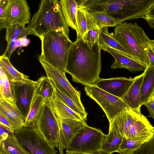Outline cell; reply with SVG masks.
Returning a JSON list of instances; mask_svg holds the SVG:
<instances>
[{
  "label": "cell",
  "mask_w": 154,
  "mask_h": 154,
  "mask_svg": "<svg viewBox=\"0 0 154 154\" xmlns=\"http://www.w3.org/2000/svg\"><path fill=\"white\" fill-rule=\"evenodd\" d=\"M101 49L98 41L89 48L82 38L73 42L69 53L66 72L73 81L85 85H93L100 79Z\"/></svg>",
  "instance_id": "obj_1"
},
{
  "label": "cell",
  "mask_w": 154,
  "mask_h": 154,
  "mask_svg": "<svg viewBox=\"0 0 154 154\" xmlns=\"http://www.w3.org/2000/svg\"><path fill=\"white\" fill-rule=\"evenodd\" d=\"M78 8L92 12L104 11L109 14L125 20L143 18L154 5V0H81Z\"/></svg>",
  "instance_id": "obj_2"
},
{
  "label": "cell",
  "mask_w": 154,
  "mask_h": 154,
  "mask_svg": "<svg viewBox=\"0 0 154 154\" xmlns=\"http://www.w3.org/2000/svg\"><path fill=\"white\" fill-rule=\"evenodd\" d=\"M26 27L30 34L39 38L49 32L55 31L62 32L69 39V26L59 0H41L37 11Z\"/></svg>",
  "instance_id": "obj_3"
},
{
  "label": "cell",
  "mask_w": 154,
  "mask_h": 154,
  "mask_svg": "<svg viewBox=\"0 0 154 154\" xmlns=\"http://www.w3.org/2000/svg\"><path fill=\"white\" fill-rule=\"evenodd\" d=\"M113 36L136 60L146 67L149 66L147 50L152 40L137 23L125 21L118 24L114 29Z\"/></svg>",
  "instance_id": "obj_4"
},
{
  "label": "cell",
  "mask_w": 154,
  "mask_h": 154,
  "mask_svg": "<svg viewBox=\"0 0 154 154\" xmlns=\"http://www.w3.org/2000/svg\"><path fill=\"white\" fill-rule=\"evenodd\" d=\"M39 38L42 49L40 56L54 67L66 73L68 55L73 42L62 32L55 31L49 32Z\"/></svg>",
  "instance_id": "obj_5"
},
{
  "label": "cell",
  "mask_w": 154,
  "mask_h": 154,
  "mask_svg": "<svg viewBox=\"0 0 154 154\" xmlns=\"http://www.w3.org/2000/svg\"><path fill=\"white\" fill-rule=\"evenodd\" d=\"M106 135L100 129L87 124L79 131L66 149L68 153L91 154L101 149Z\"/></svg>",
  "instance_id": "obj_6"
},
{
  "label": "cell",
  "mask_w": 154,
  "mask_h": 154,
  "mask_svg": "<svg viewBox=\"0 0 154 154\" xmlns=\"http://www.w3.org/2000/svg\"><path fill=\"white\" fill-rule=\"evenodd\" d=\"M44 100L35 128L50 146L58 148L59 131V121L51 106L50 100Z\"/></svg>",
  "instance_id": "obj_7"
},
{
  "label": "cell",
  "mask_w": 154,
  "mask_h": 154,
  "mask_svg": "<svg viewBox=\"0 0 154 154\" xmlns=\"http://www.w3.org/2000/svg\"><path fill=\"white\" fill-rule=\"evenodd\" d=\"M86 94L97 103L109 122L125 109L130 108L122 100L94 85L85 86Z\"/></svg>",
  "instance_id": "obj_8"
},
{
  "label": "cell",
  "mask_w": 154,
  "mask_h": 154,
  "mask_svg": "<svg viewBox=\"0 0 154 154\" xmlns=\"http://www.w3.org/2000/svg\"><path fill=\"white\" fill-rule=\"evenodd\" d=\"M14 134L19 143L30 154H57V150L50 146L36 128L23 127L15 129Z\"/></svg>",
  "instance_id": "obj_9"
},
{
  "label": "cell",
  "mask_w": 154,
  "mask_h": 154,
  "mask_svg": "<svg viewBox=\"0 0 154 154\" xmlns=\"http://www.w3.org/2000/svg\"><path fill=\"white\" fill-rule=\"evenodd\" d=\"M30 8L26 0H9L3 20L0 22V29L16 25L26 27L31 19Z\"/></svg>",
  "instance_id": "obj_10"
},
{
  "label": "cell",
  "mask_w": 154,
  "mask_h": 154,
  "mask_svg": "<svg viewBox=\"0 0 154 154\" xmlns=\"http://www.w3.org/2000/svg\"><path fill=\"white\" fill-rule=\"evenodd\" d=\"M13 83L16 104L25 120L34 94L36 82L28 79Z\"/></svg>",
  "instance_id": "obj_11"
},
{
  "label": "cell",
  "mask_w": 154,
  "mask_h": 154,
  "mask_svg": "<svg viewBox=\"0 0 154 154\" xmlns=\"http://www.w3.org/2000/svg\"><path fill=\"white\" fill-rule=\"evenodd\" d=\"M38 60L44 69L46 75L52 78L65 92L81 107L84 108L81 100V93L72 85L64 72L49 64L38 56Z\"/></svg>",
  "instance_id": "obj_12"
},
{
  "label": "cell",
  "mask_w": 154,
  "mask_h": 154,
  "mask_svg": "<svg viewBox=\"0 0 154 154\" xmlns=\"http://www.w3.org/2000/svg\"><path fill=\"white\" fill-rule=\"evenodd\" d=\"M58 120L59 131L58 149L59 154H63V150L66 149L73 139L86 124L85 122L71 119Z\"/></svg>",
  "instance_id": "obj_13"
},
{
  "label": "cell",
  "mask_w": 154,
  "mask_h": 154,
  "mask_svg": "<svg viewBox=\"0 0 154 154\" xmlns=\"http://www.w3.org/2000/svg\"><path fill=\"white\" fill-rule=\"evenodd\" d=\"M134 80L125 77L100 78L94 85L104 91L121 98L127 93Z\"/></svg>",
  "instance_id": "obj_14"
},
{
  "label": "cell",
  "mask_w": 154,
  "mask_h": 154,
  "mask_svg": "<svg viewBox=\"0 0 154 154\" xmlns=\"http://www.w3.org/2000/svg\"><path fill=\"white\" fill-rule=\"evenodd\" d=\"M142 115L140 109H126L109 122V130L115 131L124 137L131 125Z\"/></svg>",
  "instance_id": "obj_15"
},
{
  "label": "cell",
  "mask_w": 154,
  "mask_h": 154,
  "mask_svg": "<svg viewBox=\"0 0 154 154\" xmlns=\"http://www.w3.org/2000/svg\"><path fill=\"white\" fill-rule=\"evenodd\" d=\"M82 8L86 16L88 31L93 29L101 30L104 27L115 26L126 21L124 19L115 17L104 11L90 12Z\"/></svg>",
  "instance_id": "obj_16"
},
{
  "label": "cell",
  "mask_w": 154,
  "mask_h": 154,
  "mask_svg": "<svg viewBox=\"0 0 154 154\" xmlns=\"http://www.w3.org/2000/svg\"><path fill=\"white\" fill-rule=\"evenodd\" d=\"M100 48L101 50L109 53L115 59V61L111 66L112 69L123 68L135 72L137 71H144L147 67L133 59L113 49L104 47Z\"/></svg>",
  "instance_id": "obj_17"
},
{
  "label": "cell",
  "mask_w": 154,
  "mask_h": 154,
  "mask_svg": "<svg viewBox=\"0 0 154 154\" xmlns=\"http://www.w3.org/2000/svg\"><path fill=\"white\" fill-rule=\"evenodd\" d=\"M0 113L9 120L14 129L23 127L25 120L15 102L0 98Z\"/></svg>",
  "instance_id": "obj_18"
},
{
  "label": "cell",
  "mask_w": 154,
  "mask_h": 154,
  "mask_svg": "<svg viewBox=\"0 0 154 154\" xmlns=\"http://www.w3.org/2000/svg\"><path fill=\"white\" fill-rule=\"evenodd\" d=\"M154 127L143 114L131 126L125 137L127 139L153 135Z\"/></svg>",
  "instance_id": "obj_19"
},
{
  "label": "cell",
  "mask_w": 154,
  "mask_h": 154,
  "mask_svg": "<svg viewBox=\"0 0 154 154\" xmlns=\"http://www.w3.org/2000/svg\"><path fill=\"white\" fill-rule=\"evenodd\" d=\"M144 73L135 77L134 80L125 94L121 98L131 109H140V88Z\"/></svg>",
  "instance_id": "obj_20"
},
{
  "label": "cell",
  "mask_w": 154,
  "mask_h": 154,
  "mask_svg": "<svg viewBox=\"0 0 154 154\" xmlns=\"http://www.w3.org/2000/svg\"><path fill=\"white\" fill-rule=\"evenodd\" d=\"M51 106L59 120L71 119L85 122L81 116L62 101L55 94L50 100Z\"/></svg>",
  "instance_id": "obj_21"
},
{
  "label": "cell",
  "mask_w": 154,
  "mask_h": 154,
  "mask_svg": "<svg viewBox=\"0 0 154 154\" xmlns=\"http://www.w3.org/2000/svg\"><path fill=\"white\" fill-rule=\"evenodd\" d=\"M143 72L140 88V107L151 99L154 93V67L148 66Z\"/></svg>",
  "instance_id": "obj_22"
},
{
  "label": "cell",
  "mask_w": 154,
  "mask_h": 154,
  "mask_svg": "<svg viewBox=\"0 0 154 154\" xmlns=\"http://www.w3.org/2000/svg\"><path fill=\"white\" fill-rule=\"evenodd\" d=\"M108 27H103L100 30L98 40L100 47H104L113 49L135 60L133 56L115 38L113 33L109 32Z\"/></svg>",
  "instance_id": "obj_23"
},
{
  "label": "cell",
  "mask_w": 154,
  "mask_h": 154,
  "mask_svg": "<svg viewBox=\"0 0 154 154\" xmlns=\"http://www.w3.org/2000/svg\"><path fill=\"white\" fill-rule=\"evenodd\" d=\"M54 88L56 96L64 103L80 115L85 121L87 113L85 108L81 107L76 102L67 95L54 80L49 75H47Z\"/></svg>",
  "instance_id": "obj_24"
},
{
  "label": "cell",
  "mask_w": 154,
  "mask_h": 154,
  "mask_svg": "<svg viewBox=\"0 0 154 154\" xmlns=\"http://www.w3.org/2000/svg\"><path fill=\"white\" fill-rule=\"evenodd\" d=\"M44 101L42 96L34 93L30 110L25 121L23 127L29 128L35 127L41 113Z\"/></svg>",
  "instance_id": "obj_25"
},
{
  "label": "cell",
  "mask_w": 154,
  "mask_h": 154,
  "mask_svg": "<svg viewBox=\"0 0 154 154\" xmlns=\"http://www.w3.org/2000/svg\"><path fill=\"white\" fill-rule=\"evenodd\" d=\"M62 11L69 27L77 30L76 17L78 7L75 0H60Z\"/></svg>",
  "instance_id": "obj_26"
},
{
  "label": "cell",
  "mask_w": 154,
  "mask_h": 154,
  "mask_svg": "<svg viewBox=\"0 0 154 154\" xmlns=\"http://www.w3.org/2000/svg\"><path fill=\"white\" fill-rule=\"evenodd\" d=\"M123 137L116 131L109 130L108 134L106 135L102 142L100 149L110 154L118 152L120 150Z\"/></svg>",
  "instance_id": "obj_27"
},
{
  "label": "cell",
  "mask_w": 154,
  "mask_h": 154,
  "mask_svg": "<svg viewBox=\"0 0 154 154\" xmlns=\"http://www.w3.org/2000/svg\"><path fill=\"white\" fill-rule=\"evenodd\" d=\"M0 67L13 82L23 81L29 79V76L18 71L11 63L10 59L2 55L0 56Z\"/></svg>",
  "instance_id": "obj_28"
},
{
  "label": "cell",
  "mask_w": 154,
  "mask_h": 154,
  "mask_svg": "<svg viewBox=\"0 0 154 154\" xmlns=\"http://www.w3.org/2000/svg\"><path fill=\"white\" fill-rule=\"evenodd\" d=\"M0 98L15 102L14 85L0 67Z\"/></svg>",
  "instance_id": "obj_29"
},
{
  "label": "cell",
  "mask_w": 154,
  "mask_h": 154,
  "mask_svg": "<svg viewBox=\"0 0 154 154\" xmlns=\"http://www.w3.org/2000/svg\"><path fill=\"white\" fill-rule=\"evenodd\" d=\"M153 136H148L131 139H127L123 137L120 150L118 153L131 154L142 144L149 140Z\"/></svg>",
  "instance_id": "obj_30"
},
{
  "label": "cell",
  "mask_w": 154,
  "mask_h": 154,
  "mask_svg": "<svg viewBox=\"0 0 154 154\" xmlns=\"http://www.w3.org/2000/svg\"><path fill=\"white\" fill-rule=\"evenodd\" d=\"M0 148L10 154H30L18 141L14 133L9 135L5 140L0 141Z\"/></svg>",
  "instance_id": "obj_31"
},
{
  "label": "cell",
  "mask_w": 154,
  "mask_h": 154,
  "mask_svg": "<svg viewBox=\"0 0 154 154\" xmlns=\"http://www.w3.org/2000/svg\"><path fill=\"white\" fill-rule=\"evenodd\" d=\"M36 82L35 94L42 96L44 100L51 99L54 94V88L48 77L42 76Z\"/></svg>",
  "instance_id": "obj_32"
},
{
  "label": "cell",
  "mask_w": 154,
  "mask_h": 154,
  "mask_svg": "<svg viewBox=\"0 0 154 154\" xmlns=\"http://www.w3.org/2000/svg\"><path fill=\"white\" fill-rule=\"evenodd\" d=\"M77 38L81 39L88 31V26L85 14L83 9L78 8L76 17Z\"/></svg>",
  "instance_id": "obj_33"
},
{
  "label": "cell",
  "mask_w": 154,
  "mask_h": 154,
  "mask_svg": "<svg viewBox=\"0 0 154 154\" xmlns=\"http://www.w3.org/2000/svg\"><path fill=\"white\" fill-rule=\"evenodd\" d=\"M101 30L97 29H90L85 34L82 38L90 48H92L98 41Z\"/></svg>",
  "instance_id": "obj_34"
},
{
  "label": "cell",
  "mask_w": 154,
  "mask_h": 154,
  "mask_svg": "<svg viewBox=\"0 0 154 154\" xmlns=\"http://www.w3.org/2000/svg\"><path fill=\"white\" fill-rule=\"evenodd\" d=\"M131 154H154V134Z\"/></svg>",
  "instance_id": "obj_35"
},
{
  "label": "cell",
  "mask_w": 154,
  "mask_h": 154,
  "mask_svg": "<svg viewBox=\"0 0 154 154\" xmlns=\"http://www.w3.org/2000/svg\"><path fill=\"white\" fill-rule=\"evenodd\" d=\"M14 130L0 124V141L5 140L9 135L14 133Z\"/></svg>",
  "instance_id": "obj_36"
},
{
  "label": "cell",
  "mask_w": 154,
  "mask_h": 154,
  "mask_svg": "<svg viewBox=\"0 0 154 154\" xmlns=\"http://www.w3.org/2000/svg\"><path fill=\"white\" fill-rule=\"evenodd\" d=\"M150 27L154 29V5L145 15L144 18Z\"/></svg>",
  "instance_id": "obj_37"
},
{
  "label": "cell",
  "mask_w": 154,
  "mask_h": 154,
  "mask_svg": "<svg viewBox=\"0 0 154 154\" xmlns=\"http://www.w3.org/2000/svg\"><path fill=\"white\" fill-rule=\"evenodd\" d=\"M144 105L146 107L148 111V117H151L154 119V100L151 99Z\"/></svg>",
  "instance_id": "obj_38"
},
{
  "label": "cell",
  "mask_w": 154,
  "mask_h": 154,
  "mask_svg": "<svg viewBox=\"0 0 154 154\" xmlns=\"http://www.w3.org/2000/svg\"><path fill=\"white\" fill-rule=\"evenodd\" d=\"M8 2L9 0H0V22L3 19L5 11Z\"/></svg>",
  "instance_id": "obj_39"
},
{
  "label": "cell",
  "mask_w": 154,
  "mask_h": 154,
  "mask_svg": "<svg viewBox=\"0 0 154 154\" xmlns=\"http://www.w3.org/2000/svg\"><path fill=\"white\" fill-rule=\"evenodd\" d=\"M26 36H25L22 37L20 38L21 42V45L20 47L18 48L17 52L18 55H19L21 52L24 51L22 49L23 47H27L29 44L30 40L29 38H26Z\"/></svg>",
  "instance_id": "obj_40"
},
{
  "label": "cell",
  "mask_w": 154,
  "mask_h": 154,
  "mask_svg": "<svg viewBox=\"0 0 154 154\" xmlns=\"http://www.w3.org/2000/svg\"><path fill=\"white\" fill-rule=\"evenodd\" d=\"M147 54L149 62V66L154 67V52L151 48V45L148 49Z\"/></svg>",
  "instance_id": "obj_41"
},
{
  "label": "cell",
  "mask_w": 154,
  "mask_h": 154,
  "mask_svg": "<svg viewBox=\"0 0 154 154\" xmlns=\"http://www.w3.org/2000/svg\"><path fill=\"white\" fill-rule=\"evenodd\" d=\"M0 124L10 128L13 129L9 120L2 114L0 113ZM15 130V129H14Z\"/></svg>",
  "instance_id": "obj_42"
},
{
  "label": "cell",
  "mask_w": 154,
  "mask_h": 154,
  "mask_svg": "<svg viewBox=\"0 0 154 154\" xmlns=\"http://www.w3.org/2000/svg\"><path fill=\"white\" fill-rule=\"evenodd\" d=\"M91 154H110L109 153L101 149Z\"/></svg>",
  "instance_id": "obj_43"
},
{
  "label": "cell",
  "mask_w": 154,
  "mask_h": 154,
  "mask_svg": "<svg viewBox=\"0 0 154 154\" xmlns=\"http://www.w3.org/2000/svg\"><path fill=\"white\" fill-rule=\"evenodd\" d=\"M0 154H10L2 148H0Z\"/></svg>",
  "instance_id": "obj_44"
},
{
  "label": "cell",
  "mask_w": 154,
  "mask_h": 154,
  "mask_svg": "<svg viewBox=\"0 0 154 154\" xmlns=\"http://www.w3.org/2000/svg\"><path fill=\"white\" fill-rule=\"evenodd\" d=\"M151 47L152 50L154 52V44L152 43L151 45Z\"/></svg>",
  "instance_id": "obj_45"
},
{
  "label": "cell",
  "mask_w": 154,
  "mask_h": 154,
  "mask_svg": "<svg viewBox=\"0 0 154 154\" xmlns=\"http://www.w3.org/2000/svg\"><path fill=\"white\" fill-rule=\"evenodd\" d=\"M151 99H153L154 100V93L153 94V96Z\"/></svg>",
  "instance_id": "obj_46"
},
{
  "label": "cell",
  "mask_w": 154,
  "mask_h": 154,
  "mask_svg": "<svg viewBox=\"0 0 154 154\" xmlns=\"http://www.w3.org/2000/svg\"><path fill=\"white\" fill-rule=\"evenodd\" d=\"M66 154H74V153H66Z\"/></svg>",
  "instance_id": "obj_47"
},
{
  "label": "cell",
  "mask_w": 154,
  "mask_h": 154,
  "mask_svg": "<svg viewBox=\"0 0 154 154\" xmlns=\"http://www.w3.org/2000/svg\"><path fill=\"white\" fill-rule=\"evenodd\" d=\"M152 43L154 44V40H152Z\"/></svg>",
  "instance_id": "obj_48"
},
{
  "label": "cell",
  "mask_w": 154,
  "mask_h": 154,
  "mask_svg": "<svg viewBox=\"0 0 154 154\" xmlns=\"http://www.w3.org/2000/svg\"><path fill=\"white\" fill-rule=\"evenodd\" d=\"M120 154H123V153H120Z\"/></svg>",
  "instance_id": "obj_49"
}]
</instances>
